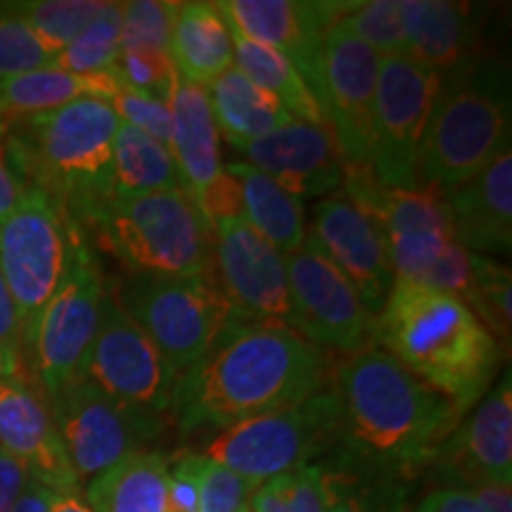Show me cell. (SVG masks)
I'll return each mask as SVG.
<instances>
[{
  "mask_svg": "<svg viewBox=\"0 0 512 512\" xmlns=\"http://www.w3.org/2000/svg\"><path fill=\"white\" fill-rule=\"evenodd\" d=\"M354 5L349 0H223L216 8L228 27L285 55L325 114V34Z\"/></svg>",
  "mask_w": 512,
  "mask_h": 512,
  "instance_id": "cell-16",
  "label": "cell"
},
{
  "mask_svg": "<svg viewBox=\"0 0 512 512\" xmlns=\"http://www.w3.org/2000/svg\"><path fill=\"white\" fill-rule=\"evenodd\" d=\"M178 188H183V181L169 147L138 128L121 124L114 138V200H131Z\"/></svg>",
  "mask_w": 512,
  "mask_h": 512,
  "instance_id": "cell-31",
  "label": "cell"
},
{
  "mask_svg": "<svg viewBox=\"0 0 512 512\" xmlns=\"http://www.w3.org/2000/svg\"><path fill=\"white\" fill-rule=\"evenodd\" d=\"M53 512H93L88 508L86 498L81 496V491H74V494H60L53 505Z\"/></svg>",
  "mask_w": 512,
  "mask_h": 512,
  "instance_id": "cell-53",
  "label": "cell"
},
{
  "mask_svg": "<svg viewBox=\"0 0 512 512\" xmlns=\"http://www.w3.org/2000/svg\"><path fill=\"white\" fill-rule=\"evenodd\" d=\"M119 126L110 102L81 98L60 110L12 121L3 145L22 181L46 192L81 228L91 226L114 200V138Z\"/></svg>",
  "mask_w": 512,
  "mask_h": 512,
  "instance_id": "cell-4",
  "label": "cell"
},
{
  "mask_svg": "<svg viewBox=\"0 0 512 512\" xmlns=\"http://www.w3.org/2000/svg\"><path fill=\"white\" fill-rule=\"evenodd\" d=\"M57 496L60 494L50 489V486L36 482V479H29L12 512H53Z\"/></svg>",
  "mask_w": 512,
  "mask_h": 512,
  "instance_id": "cell-51",
  "label": "cell"
},
{
  "mask_svg": "<svg viewBox=\"0 0 512 512\" xmlns=\"http://www.w3.org/2000/svg\"><path fill=\"white\" fill-rule=\"evenodd\" d=\"M0 342H8L12 347H24V328L19 318L17 304L5 285L3 273H0Z\"/></svg>",
  "mask_w": 512,
  "mask_h": 512,
  "instance_id": "cell-50",
  "label": "cell"
},
{
  "mask_svg": "<svg viewBox=\"0 0 512 512\" xmlns=\"http://www.w3.org/2000/svg\"><path fill=\"white\" fill-rule=\"evenodd\" d=\"M171 143L169 150L181 174L183 188L197 197L223 174L219 128L211 114L207 88L178 79L169 98Z\"/></svg>",
  "mask_w": 512,
  "mask_h": 512,
  "instance_id": "cell-25",
  "label": "cell"
},
{
  "mask_svg": "<svg viewBox=\"0 0 512 512\" xmlns=\"http://www.w3.org/2000/svg\"><path fill=\"white\" fill-rule=\"evenodd\" d=\"M510 147V72L479 55L441 76L420 147V188L446 195Z\"/></svg>",
  "mask_w": 512,
  "mask_h": 512,
  "instance_id": "cell-5",
  "label": "cell"
},
{
  "mask_svg": "<svg viewBox=\"0 0 512 512\" xmlns=\"http://www.w3.org/2000/svg\"><path fill=\"white\" fill-rule=\"evenodd\" d=\"M375 347L467 415L496 380L503 349L460 299L396 280L373 318Z\"/></svg>",
  "mask_w": 512,
  "mask_h": 512,
  "instance_id": "cell-3",
  "label": "cell"
},
{
  "mask_svg": "<svg viewBox=\"0 0 512 512\" xmlns=\"http://www.w3.org/2000/svg\"><path fill=\"white\" fill-rule=\"evenodd\" d=\"M22 377V349L0 342V380Z\"/></svg>",
  "mask_w": 512,
  "mask_h": 512,
  "instance_id": "cell-52",
  "label": "cell"
},
{
  "mask_svg": "<svg viewBox=\"0 0 512 512\" xmlns=\"http://www.w3.org/2000/svg\"><path fill=\"white\" fill-rule=\"evenodd\" d=\"M178 10H181V3H171V0L124 3L121 50H162V53H169Z\"/></svg>",
  "mask_w": 512,
  "mask_h": 512,
  "instance_id": "cell-38",
  "label": "cell"
},
{
  "mask_svg": "<svg viewBox=\"0 0 512 512\" xmlns=\"http://www.w3.org/2000/svg\"><path fill=\"white\" fill-rule=\"evenodd\" d=\"M214 268L235 323L290 328L285 256L264 235L235 216L214 228Z\"/></svg>",
  "mask_w": 512,
  "mask_h": 512,
  "instance_id": "cell-17",
  "label": "cell"
},
{
  "mask_svg": "<svg viewBox=\"0 0 512 512\" xmlns=\"http://www.w3.org/2000/svg\"><path fill=\"white\" fill-rule=\"evenodd\" d=\"M339 403L332 384L297 406L226 427L207 444V456L254 489L268 479L320 463L339 448Z\"/></svg>",
  "mask_w": 512,
  "mask_h": 512,
  "instance_id": "cell-7",
  "label": "cell"
},
{
  "mask_svg": "<svg viewBox=\"0 0 512 512\" xmlns=\"http://www.w3.org/2000/svg\"><path fill=\"white\" fill-rule=\"evenodd\" d=\"M475 498L477 512H512V484L503 482H472L465 486Z\"/></svg>",
  "mask_w": 512,
  "mask_h": 512,
  "instance_id": "cell-49",
  "label": "cell"
},
{
  "mask_svg": "<svg viewBox=\"0 0 512 512\" xmlns=\"http://www.w3.org/2000/svg\"><path fill=\"white\" fill-rule=\"evenodd\" d=\"M330 377L328 354L285 325L228 323L207 354L178 375L169 418L181 434L221 432L297 406Z\"/></svg>",
  "mask_w": 512,
  "mask_h": 512,
  "instance_id": "cell-1",
  "label": "cell"
},
{
  "mask_svg": "<svg viewBox=\"0 0 512 512\" xmlns=\"http://www.w3.org/2000/svg\"><path fill=\"white\" fill-rule=\"evenodd\" d=\"M81 238V228L38 188H29L17 209L0 221V273L17 304L27 347Z\"/></svg>",
  "mask_w": 512,
  "mask_h": 512,
  "instance_id": "cell-8",
  "label": "cell"
},
{
  "mask_svg": "<svg viewBox=\"0 0 512 512\" xmlns=\"http://www.w3.org/2000/svg\"><path fill=\"white\" fill-rule=\"evenodd\" d=\"M358 41L370 46L380 57L406 55V34L401 24V0H370L356 3L354 10L339 19Z\"/></svg>",
  "mask_w": 512,
  "mask_h": 512,
  "instance_id": "cell-37",
  "label": "cell"
},
{
  "mask_svg": "<svg viewBox=\"0 0 512 512\" xmlns=\"http://www.w3.org/2000/svg\"><path fill=\"white\" fill-rule=\"evenodd\" d=\"M81 377L131 411L159 420L171 415L176 368L114 294L105 297L98 335L88 349Z\"/></svg>",
  "mask_w": 512,
  "mask_h": 512,
  "instance_id": "cell-13",
  "label": "cell"
},
{
  "mask_svg": "<svg viewBox=\"0 0 512 512\" xmlns=\"http://www.w3.org/2000/svg\"><path fill=\"white\" fill-rule=\"evenodd\" d=\"M439 484L512 482V387L505 370L494 389L448 434L432 460Z\"/></svg>",
  "mask_w": 512,
  "mask_h": 512,
  "instance_id": "cell-20",
  "label": "cell"
},
{
  "mask_svg": "<svg viewBox=\"0 0 512 512\" xmlns=\"http://www.w3.org/2000/svg\"><path fill=\"white\" fill-rule=\"evenodd\" d=\"M439 86L441 76L408 55L380 57L370 169L384 188H420V147Z\"/></svg>",
  "mask_w": 512,
  "mask_h": 512,
  "instance_id": "cell-11",
  "label": "cell"
},
{
  "mask_svg": "<svg viewBox=\"0 0 512 512\" xmlns=\"http://www.w3.org/2000/svg\"><path fill=\"white\" fill-rule=\"evenodd\" d=\"M124 3H105L93 22L55 57V67L72 74L112 72L121 55Z\"/></svg>",
  "mask_w": 512,
  "mask_h": 512,
  "instance_id": "cell-34",
  "label": "cell"
},
{
  "mask_svg": "<svg viewBox=\"0 0 512 512\" xmlns=\"http://www.w3.org/2000/svg\"><path fill=\"white\" fill-rule=\"evenodd\" d=\"M406 55L446 76L484 55L479 48L477 10L456 0H401Z\"/></svg>",
  "mask_w": 512,
  "mask_h": 512,
  "instance_id": "cell-24",
  "label": "cell"
},
{
  "mask_svg": "<svg viewBox=\"0 0 512 512\" xmlns=\"http://www.w3.org/2000/svg\"><path fill=\"white\" fill-rule=\"evenodd\" d=\"M223 169L240 185L245 221L249 226L264 235L283 256L299 249L306 238L304 202L273 183L252 164L233 162Z\"/></svg>",
  "mask_w": 512,
  "mask_h": 512,
  "instance_id": "cell-30",
  "label": "cell"
},
{
  "mask_svg": "<svg viewBox=\"0 0 512 512\" xmlns=\"http://www.w3.org/2000/svg\"><path fill=\"white\" fill-rule=\"evenodd\" d=\"M453 238L467 252L508 256L512 247V152H498L470 181L446 192Z\"/></svg>",
  "mask_w": 512,
  "mask_h": 512,
  "instance_id": "cell-23",
  "label": "cell"
},
{
  "mask_svg": "<svg viewBox=\"0 0 512 512\" xmlns=\"http://www.w3.org/2000/svg\"><path fill=\"white\" fill-rule=\"evenodd\" d=\"M91 228L100 245L133 275H214V230L185 188L112 200Z\"/></svg>",
  "mask_w": 512,
  "mask_h": 512,
  "instance_id": "cell-6",
  "label": "cell"
},
{
  "mask_svg": "<svg viewBox=\"0 0 512 512\" xmlns=\"http://www.w3.org/2000/svg\"><path fill=\"white\" fill-rule=\"evenodd\" d=\"M53 64L55 55L41 46L15 5H0V81Z\"/></svg>",
  "mask_w": 512,
  "mask_h": 512,
  "instance_id": "cell-39",
  "label": "cell"
},
{
  "mask_svg": "<svg viewBox=\"0 0 512 512\" xmlns=\"http://www.w3.org/2000/svg\"><path fill=\"white\" fill-rule=\"evenodd\" d=\"M230 29V41H233V60L235 69H240L249 81L261 86L264 91L273 93L275 98L285 105V110L294 119L311 121V124L328 126L323 110H320L318 100L306 86L302 74L292 67V62L278 50L256 43L252 38L242 36L240 31ZM330 128V126H328Z\"/></svg>",
  "mask_w": 512,
  "mask_h": 512,
  "instance_id": "cell-32",
  "label": "cell"
},
{
  "mask_svg": "<svg viewBox=\"0 0 512 512\" xmlns=\"http://www.w3.org/2000/svg\"><path fill=\"white\" fill-rule=\"evenodd\" d=\"M240 150L247 155V164L299 200L328 197L342 188V157L328 126L292 119Z\"/></svg>",
  "mask_w": 512,
  "mask_h": 512,
  "instance_id": "cell-22",
  "label": "cell"
},
{
  "mask_svg": "<svg viewBox=\"0 0 512 512\" xmlns=\"http://www.w3.org/2000/svg\"><path fill=\"white\" fill-rule=\"evenodd\" d=\"M41 46L55 57L81 34L102 10L98 0H29L12 3Z\"/></svg>",
  "mask_w": 512,
  "mask_h": 512,
  "instance_id": "cell-36",
  "label": "cell"
},
{
  "mask_svg": "<svg viewBox=\"0 0 512 512\" xmlns=\"http://www.w3.org/2000/svg\"><path fill=\"white\" fill-rule=\"evenodd\" d=\"M117 69L128 88L164 100L166 105L181 79L171 55L162 50H121Z\"/></svg>",
  "mask_w": 512,
  "mask_h": 512,
  "instance_id": "cell-40",
  "label": "cell"
},
{
  "mask_svg": "<svg viewBox=\"0 0 512 512\" xmlns=\"http://www.w3.org/2000/svg\"><path fill=\"white\" fill-rule=\"evenodd\" d=\"M283 496L285 512H328V489H325L323 460L304 465L299 470L273 477Z\"/></svg>",
  "mask_w": 512,
  "mask_h": 512,
  "instance_id": "cell-43",
  "label": "cell"
},
{
  "mask_svg": "<svg viewBox=\"0 0 512 512\" xmlns=\"http://www.w3.org/2000/svg\"><path fill=\"white\" fill-rule=\"evenodd\" d=\"M169 510H200V453L171 460L169 465Z\"/></svg>",
  "mask_w": 512,
  "mask_h": 512,
  "instance_id": "cell-45",
  "label": "cell"
},
{
  "mask_svg": "<svg viewBox=\"0 0 512 512\" xmlns=\"http://www.w3.org/2000/svg\"><path fill=\"white\" fill-rule=\"evenodd\" d=\"M339 190L382 230L396 280L420 285L456 240L446 197L437 192L384 188L370 166H342Z\"/></svg>",
  "mask_w": 512,
  "mask_h": 512,
  "instance_id": "cell-10",
  "label": "cell"
},
{
  "mask_svg": "<svg viewBox=\"0 0 512 512\" xmlns=\"http://www.w3.org/2000/svg\"><path fill=\"white\" fill-rule=\"evenodd\" d=\"M112 110L117 112L121 124H128L138 131L147 133L159 143L169 147L171 143V110L164 100L152 98V95L133 91L126 83L121 91L110 100Z\"/></svg>",
  "mask_w": 512,
  "mask_h": 512,
  "instance_id": "cell-42",
  "label": "cell"
},
{
  "mask_svg": "<svg viewBox=\"0 0 512 512\" xmlns=\"http://www.w3.org/2000/svg\"><path fill=\"white\" fill-rule=\"evenodd\" d=\"M5 138V124H3V117H0V140Z\"/></svg>",
  "mask_w": 512,
  "mask_h": 512,
  "instance_id": "cell-54",
  "label": "cell"
},
{
  "mask_svg": "<svg viewBox=\"0 0 512 512\" xmlns=\"http://www.w3.org/2000/svg\"><path fill=\"white\" fill-rule=\"evenodd\" d=\"M169 55L178 76L202 88L235 67L228 22L216 3H181Z\"/></svg>",
  "mask_w": 512,
  "mask_h": 512,
  "instance_id": "cell-27",
  "label": "cell"
},
{
  "mask_svg": "<svg viewBox=\"0 0 512 512\" xmlns=\"http://www.w3.org/2000/svg\"><path fill=\"white\" fill-rule=\"evenodd\" d=\"M124 79L119 69L102 74H72L60 67H43L0 81V117L3 124L38 117L81 98H98L110 102L121 91Z\"/></svg>",
  "mask_w": 512,
  "mask_h": 512,
  "instance_id": "cell-26",
  "label": "cell"
},
{
  "mask_svg": "<svg viewBox=\"0 0 512 512\" xmlns=\"http://www.w3.org/2000/svg\"><path fill=\"white\" fill-rule=\"evenodd\" d=\"M105 297V280L81 238L67 275L38 316L29 339L34 368L48 396L81 377L88 349L98 335Z\"/></svg>",
  "mask_w": 512,
  "mask_h": 512,
  "instance_id": "cell-14",
  "label": "cell"
},
{
  "mask_svg": "<svg viewBox=\"0 0 512 512\" xmlns=\"http://www.w3.org/2000/svg\"><path fill=\"white\" fill-rule=\"evenodd\" d=\"M330 384L342 418L335 458L403 482L430 470L465 418L451 399L375 344L335 363Z\"/></svg>",
  "mask_w": 512,
  "mask_h": 512,
  "instance_id": "cell-2",
  "label": "cell"
},
{
  "mask_svg": "<svg viewBox=\"0 0 512 512\" xmlns=\"http://www.w3.org/2000/svg\"><path fill=\"white\" fill-rule=\"evenodd\" d=\"M328 512H408V482L363 470L330 456L323 460Z\"/></svg>",
  "mask_w": 512,
  "mask_h": 512,
  "instance_id": "cell-33",
  "label": "cell"
},
{
  "mask_svg": "<svg viewBox=\"0 0 512 512\" xmlns=\"http://www.w3.org/2000/svg\"><path fill=\"white\" fill-rule=\"evenodd\" d=\"M325 119L342 166H370V131L380 55L344 29L330 27L323 43Z\"/></svg>",
  "mask_w": 512,
  "mask_h": 512,
  "instance_id": "cell-18",
  "label": "cell"
},
{
  "mask_svg": "<svg viewBox=\"0 0 512 512\" xmlns=\"http://www.w3.org/2000/svg\"><path fill=\"white\" fill-rule=\"evenodd\" d=\"M309 230L375 318L396 283L387 242L377 223L337 190L316 204Z\"/></svg>",
  "mask_w": 512,
  "mask_h": 512,
  "instance_id": "cell-19",
  "label": "cell"
},
{
  "mask_svg": "<svg viewBox=\"0 0 512 512\" xmlns=\"http://www.w3.org/2000/svg\"><path fill=\"white\" fill-rule=\"evenodd\" d=\"M247 512H249V510H247Z\"/></svg>",
  "mask_w": 512,
  "mask_h": 512,
  "instance_id": "cell-55",
  "label": "cell"
},
{
  "mask_svg": "<svg viewBox=\"0 0 512 512\" xmlns=\"http://www.w3.org/2000/svg\"><path fill=\"white\" fill-rule=\"evenodd\" d=\"M207 93L216 128L238 150L294 119L273 93L256 86L235 67L211 83Z\"/></svg>",
  "mask_w": 512,
  "mask_h": 512,
  "instance_id": "cell-29",
  "label": "cell"
},
{
  "mask_svg": "<svg viewBox=\"0 0 512 512\" xmlns=\"http://www.w3.org/2000/svg\"><path fill=\"white\" fill-rule=\"evenodd\" d=\"M415 512H477V505L465 486L437 484L430 494L420 498Z\"/></svg>",
  "mask_w": 512,
  "mask_h": 512,
  "instance_id": "cell-46",
  "label": "cell"
},
{
  "mask_svg": "<svg viewBox=\"0 0 512 512\" xmlns=\"http://www.w3.org/2000/svg\"><path fill=\"white\" fill-rule=\"evenodd\" d=\"M0 451L57 494L81 491L50 408L24 377L0 380Z\"/></svg>",
  "mask_w": 512,
  "mask_h": 512,
  "instance_id": "cell-21",
  "label": "cell"
},
{
  "mask_svg": "<svg viewBox=\"0 0 512 512\" xmlns=\"http://www.w3.org/2000/svg\"><path fill=\"white\" fill-rule=\"evenodd\" d=\"M197 207L202 216L207 219L209 228L214 230L219 223L235 219V216H245V204H242V190L238 181L223 169V174L214 183L207 185L200 195L195 197Z\"/></svg>",
  "mask_w": 512,
  "mask_h": 512,
  "instance_id": "cell-44",
  "label": "cell"
},
{
  "mask_svg": "<svg viewBox=\"0 0 512 512\" xmlns=\"http://www.w3.org/2000/svg\"><path fill=\"white\" fill-rule=\"evenodd\" d=\"M285 266L290 330L323 351L351 354L368 347L373 339V316L309 228L299 249L285 256Z\"/></svg>",
  "mask_w": 512,
  "mask_h": 512,
  "instance_id": "cell-15",
  "label": "cell"
},
{
  "mask_svg": "<svg viewBox=\"0 0 512 512\" xmlns=\"http://www.w3.org/2000/svg\"><path fill=\"white\" fill-rule=\"evenodd\" d=\"M50 415L79 482L152 451L166 427V420L131 411L83 377L50 396Z\"/></svg>",
  "mask_w": 512,
  "mask_h": 512,
  "instance_id": "cell-12",
  "label": "cell"
},
{
  "mask_svg": "<svg viewBox=\"0 0 512 512\" xmlns=\"http://www.w3.org/2000/svg\"><path fill=\"white\" fill-rule=\"evenodd\" d=\"M29 185L22 181V176L17 174V169L12 166L8 152H5L3 140H0V221L8 219L12 211L17 209V204L22 202V197L27 195Z\"/></svg>",
  "mask_w": 512,
  "mask_h": 512,
  "instance_id": "cell-47",
  "label": "cell"
},
{
  "mask_svg": "<svg viewBox=\"0 0 512 512\" xmlns=\"http://www.w3.org/2000/svg\"><path fill=\"white\" fill-rule=\"evenodd\" d=\"M119 302L157 344L178 375L195 366L226 330V325L235 323L214 275L211 278L136 275L121 290Z\"/></svg>",
  "mask_w": 512,
  "mask_h": 512,
  "instance_id": "cell-9",
  "label": "cell"
},
{
  "mask_svg": "<svg viewBox=\"0 0 512 512\" xmlns=\"http://www.w3.org/2000/svg\"><path fill=\"white\" fill-rule=\"evenodd\" d=\"M475 254V252H472ZM512 278L508 264L494 256L475 254V278H472L470 294L465 297V306L479 318V323L491 332L505 356H510L512 339Z\"/></svg>",
  "mask_w": 512,
  "mask_h": 512,
  "instance_id": "cell-35",
  "label": "cell"
},
{
  "mask_svg": "<svg viewBox=\"0 0 512 512\" xmlns=\"http://www.w3.org/2000/svg\"><path fill=\"white\" fill-rule=\"evenodd\" d=\"M27 482V470L8 453L0 451V512H12Z\"/></svg>",
  "mask_w": 512,
  "mask_h": 512,
  "instance_id": "cell-48",
  "label": "cell"
},
{
  "mask_svg": "<svg viewBox=\"0 0 512 512\" xmlns=\"http://www.w3.org/2000/svg\"><path fill=\"white\" fill-rule=\"evenodd\" d=\"M254 486L200 453V510L197 512H247Z\"/></svg>",
  "mask_w": 512,
  "mask_h": 512,
  "instance_id": "cell-41",
  "label": "cell"
},
{
  "mask_svg": "<svg viewBox=\"0 0 512 512\" xmlns=\"http://www.w3.org/2000/svg\"><path fill=\"white\" fill-rule=\"evenodd\" d=\"M169 465L162 451L128 456L88 482L86 503L93 512H171Z\"/></svg>",
  "mask_w": 512,
  "mask_h": 512,
  "instance_id": "cell-28",
  "label": "cell"
}]
</instances>
